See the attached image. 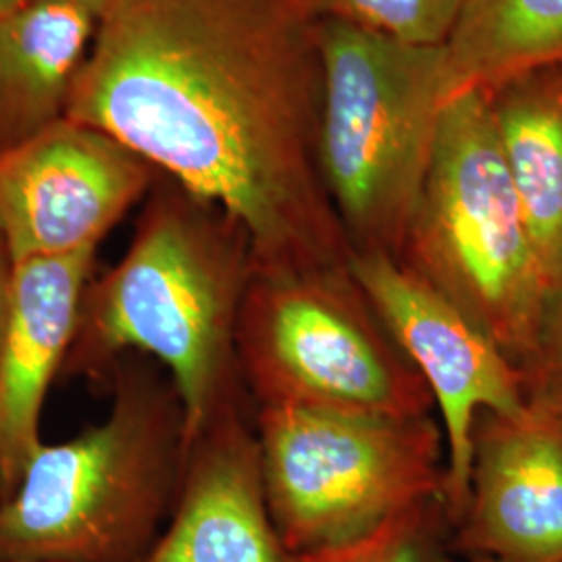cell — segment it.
Listing matches in <instances>:
<instances>
[{"instance_id":"obj_1","label":"cell","mask_w":562,"mask_h":562,"mask_svg":"<svg viewBox=\"0 0 562 562\" xmlns=\"http://www.w3.org/2000/svg\"><path fill=\"white\" fill-rule=\"evenodd\" d=\"M322 21L306 0H111L65 117L248 236L257 271L348 267L319 167Z\"/></svg>"},{"instance_id":"obj_2","label":"cell","mask_w":562,"mask_h":562,"mask_svg":"<svg viewBox=\"0 0 562 562\" xmlns=\"http://www.w3.org/2000/svg\"><path fill=\"white\" fill-rule=\"evenodd\" d=\"M255 271L240 225L159 173L125 255L83 290L60 380L104 390L121 357L146 355L176 385L192 442L250 401L236 338Z\"/></svg>"},{"instance_id":"obj_3","label":"cell","mask_w":562,"mask_h":562,"mask_svg":"<svg viewBox=\"0 0 562 562\" xmlns=\"http://www.w3.org/2000/svg\"><path fill=\"white\" fill-rule=\"evenodd\" d=\"M101 423L42 443L0 503V559L142 562L180 492L188 440L161 364L130 352L113 367Z\"/></svg>"},{"instance_id":"obj_4","label":"cell","mask_w":562,"mask_h":562,"mask_svg":"<svg viewBox=\"0 0 562 562\" xmlns=\"http://www.w3.org/2000/svg\"><path fill=\"white\" fill-rule=\"evenodd\" d=\"M396 259L519 369L531 359L550 290L480 88L443 104L434 157Z\"/></svg>"},{"instance_id":"obj_5","label":"cell","mask_w":562,"mask_h":562,"mask_svg":"<svg viewBox=\"0 0 562 562\" xmlns=\"http://www.w3.org/2000/svg\"><path fill=\"white\" fill-rule=\"evenodd\" d=\"M319 21L325 190L352 252L398 257L448 102L446 46Z\"/></svg>"},{"instance_id":"obj_6","label":"cell","mask_w":562,"mask_h":562,"mask_svg":"<svg viewBox=\"0 0 562 562\" xmlns=\"http://www.w3.org/2000/svg\"><path fill=\"white\" fill-rule=\"evenodd\" d=\"M236 350L255 408L436 415L429 387L383 325L350 265L255 271Z\"/></svg>"},{"instance_id":"obj_7","label":"cell","mask_w":562,"mask_h":562,"mask_svg":"<svg viewBox=\"0 0 562 562\" xmlns=\"http://www.w3.org/2000/svg\"><path fill=\"white\" fill-rule=\"evenodd\" d=\"M255 429L265 498L288 557L359 542L419 504L443 501L436 415L255 408Z\"/></svg>"},{"instance_id":"obj_8","label":"cell","mask_w":562,"mask_h":562,"mask_svg":"<svg viewBox=\"0 0 562 562\" xmlns=\"http://www.w3.org/2000/svg\"><path fill=\"white\" fill-rule=\"evenodd\" d=\"M350 271L431 392L446 440L443 504L452 525L467 496L475 422L525 404L521 369L401 259L352 252Z\"/></svg>"},{"instance_id":"obj_9","label":"cell","mask_w":562,"mask_h":562,"mask_svg":"<svg viewBox=\"0 0 562 562\" xmlns=\"http://www.w3.org/2000/svg\"><path fill=\"white\" fill-rule=\"evenodd\" d=\"M157 178L121 142L63 117L0 150V241L11 262L97 252Z\"/></svg>"},{"instance_id":"obj_10","label":"cell","mask_w":562,"mask_h":562,"mask_svg":"<svg viewBox=\"0 0 562 562\" xmlns=\"http://www.w3.org/2000/svg\"><path fill=\"white\" fill-rule=\"evenodd\" d=\"M450 548L457 559L562 562L561 408L527 398L477 417Z\"/></svg>"},{"instance_id":"obj_11","label":"cell","mask_w":562,"mask_h":562,"mask_svg":"<svg viewBox=\"0 0 562 562\" xmlns=\"http://www.w3.org/2000/svg\"><path fill=\"white\" fill-rule=\"evenodd\" d=\"M142 562H288L265 498L252 401L188 443L178 501Z\"/></svg>"},{"instance_id":"obj_12","label":"cell","mask_w":562,"mask_h":562,"mask_svg":"<svg viewBox=\"0 0 562 562\" xmlns=\"http://www.w3.org/2000/svg\"><path fill=\"white\" fill-rule=\"evenodd\" d=\"M97 252L13 262L0 331V503L41 448L42 411L69 355Z\"/></svg>"},{"instance_id":"obj_13","label":"cell","mask_w":562,"mask_h":562,"mask_svg":"<svg viewBox=\"0 0 562 562\" xmlns=\"http://www.w3.org/2000/svg\"><path fill=\"white\" fill-rule=\"evenodd\" d=\"M97 27L99 15L69 2L0 18V150L65 117Z\"/></svg>"},{"instance_id":"obj_14","label":"cell","mask_w":562,"mask_h":562,"mask_svg":"<svg viewBox=\"0 0 562 562\" xmlns=\"http://www.w3.org/2000/svg\"><path fill=\"white\" fill-rule=\"evenodd\" d=\"M483 92L552 296L562 280V63Z\"/></svg>"},{"instance_id":"obj_15","label":"cell","mask_w":562,"mask_h":562,"mask_svg":"<svg viewBox=\"0 0 562 562\" xmlns=\"http://www.w3.org/2000/svg\"><path fill=\"white\" fill-rule=\"evenodd\" d=\"M562 63V0H467L446 42L448 101Z\"/></svg>"},{"instance_id":"obj_16","label":"cell","mask_w":562,"mask_h":562,"mask_svg":"<svg viewBox=\"0 0 562 562\" xmlns=\"http://www.w3.org/2000/svg\"><path fill=\"white\" fill-rule=\"evenodd\" d=\"M452 525L442 498L419 504L385 522L359 542L308 554L288 562H452Z\"/></svg>"},{"instance_id":"obj_17","label":"cell","mask_w":562,"mask_h":562,"mask_svg":"<svg viewBox=\"0 0 562 562\" xmlns=\"http://www.w3.org/2000/svg\"><path fill=\"white\" fill-rule=\"evenodd\" d=\"M317 20L350 23L392 41L446 46L467 0H306Z\"/></svg>"},{"instance_id":"obj_18","label":"cell","mask_w":562,"mask_h":562,"mask_svg":"<svg viewBox=\"0 0 562 562\" xmlns=\"http://www.w3.org/2000/svg\"><path fill=\"white\" fill-rule=\"evenodd\" d=\"M521 373L527 398L548 402L562 411V280L548 301L540 338Z\"/></svg>"},{"instance_id":"obj_19","label":"cell","mask_w":562,"mask_h":562,"mask_svg":"<svg viewBox=\"0 0 562 562\" xmlns=\"http://www.w3.org/2000/svg\"><path fill=\"white\" fill-rule=\"evenodd\" d=\"M46 2H69V4H80L90 9L94 15H99L101 20L102 13L106 11V7L111 4V0H0V18L20 11L25 7H34V4H46Z\"/></svg>"},{"instance_id":"obj_20","label":"cell","mask_w":562,"mask_h":562,"mask_svg":"<svg viewBox=\"0 0 562 562\" xmlns=\"http://www.w3.org/2000/svg\"><path fill=\"white\" fill-rule=\"evenodd\" d=\"M11 273H13V262L9 259L2 241H0V331L7 319L9 311V294H11Z\"/></svg>"},{"instance_id":"obj_21","label":"cell","mask_w":562,"mask_h":562,"mask_svg":"<svg viewBox=\"0 0 562 562\" xmlns=\"http://www.w3.org/2000/svg\"><path fill=\"white\" fill-rule=\"evenodd\" d=\"M452 562H503L494 561V559H483V557H475V559H454Z\"/></svg>"},{"instance_id":"obj_22","label":"cell","mask_w":562,"mask_h":562,"mask_svg":"<svg viewBox=\"0 0 562 562\" xmlns=\"http://www.w3.org/2000/svg\"><path fill=\"white\" fill-rule=\"evenodd\" d=\"M0 562H18V561H7V559H0Z\"/></svg>"}]
</instances>
